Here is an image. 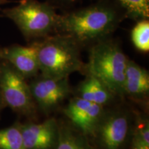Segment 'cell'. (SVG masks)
I'll list each match as a JSON object with an SVG mask.
<instances>
[{
	"label": "cell",
	"instance_id": "6da1fadb",
	"mask_svg": "<svg viewBox=\"0 0 149 149\" xmlns=\"http://www.w3.org/2000/svg\"><path fill=\"white\" fill-rule=\"evenodd\" d=\"M126 18L125 11L114 1L97 0L85 7L59 15L55 33L70 37L81 48H89L111 37Z\"/></svg>",
	"mask_w": 149,
	"mask_h": 149
},
{
	"label": "cell",
	"instance_id": "7a4b0ae2",
	"mask_svg": "<svg viewBox=\"0 0 149 149\" xmlns=\"http://www.w3.org/2000/svg\"><path fill=\"white\" fill-rule=\"evenodd\" d=\"M34 42L41 75L61 79L69 77L74 72L85 71L86 64L81 57L82 48L70 37L55 33Z\"/></svg>",
	"mask_w": 149,
	"mask_h": 149
},
{
	"label": "cell",
	"instance_id": "3957f363",
	"mask_svg": "<svg viewBox=\"0 0 149 149\" xmlns=\"http://www.w3.org/2000/svg\"><path fill=\"white\" fill-rule=\"evenodd\" d=\"M89 48L85 71L100 79L116 97H124V80L128 58L120 44L111 37L100 40Z\"/></svg>",
	"mask_w": 149,
	"mask_h": 149
},
{
	"label": "cell",
	"instance_id": "277c9868",
	"mask_svg": "<svg viewBox=\"0 0 149 149\" xmlns=\"http://www.w3.org/2000/svg\"><path fill=\"white\" fill-rule=\"evenodd\" d=\"M47 1L21 0L16 6L3 10L27 40L37 41L55 34L59 14Z\"/></svg>",
	"mask_w": 149,
	"mask_h": 149
},
{
	"label": "cell",
	"instance_id": "5b68a950",
	"mask_svg": "<svg viewBox=\"0 0 149 149\" xmlns=\"http://www.w3.org/2000/svg\"><path fill=\"white\" fill-rule=\"evenodd\" d=\"M0 91L6 107L23 116L36 114L37 106L26 79L3 60L0 63Z\"/></svg>",
	"mask_w": 149,
	"mask_h": 149
},
{
	"label": "cell",
	"instance_id": "8992f818",
	"mask_svg": "<svg viewBox=\"0 0 149 149\" xmlns=\"http://www.w3.org/2000/svg\"><path fill=\"white\" fill-rule=\"evenodd\" d=\"M132 130L131 117L124 110L105 112L94 137L102 149H121Z\"/></svg>",
	"mask_w": 149,
	"mask_h": 149
},
{
	"label": "cell",
	"instance_id": "52a82bcc",
	"mask_svg": "<svg viewBox=\"0 0 149 149\" xmlns=\"http://www.w3.org/2000/svg\"><path fill=\"white\" fill-rule=\"evenodd\" d=\"M29 85L37 107L46 115L57 109L71 92L68 77L54 79L40 75Z\"/></svg>",
	"mask_w": 149,
	"mask_h": 149
},
{
	"label": "cell",
	"instance_id": "ba28073f",
	"mask_svg": "<svg viewBox=\"0 0 149 149\" xmlns=\"http://www.w3.org/2000/svg\"><path fill=\"white\" fill-rule=\"evenodd\" d=\"M105 112L104 107L77 96L70 100L64 110L73 127L87 137H94Z\"/></svg>",
	"mask_w": 149,
	"mask_h": 149
},
{
	"label": "cell",
	"instance_id": "9c48e42d",
	"mask_svg": "<svg viewBox=\"0 0 149 149\" xmlns=\"http://www.w3.org/2000/svg\"><path fill=\"white\" fill-rule=\"evenodd\" d=\"M21 129L26 149H55L59 124L55 118L41 123L21 124Z\"/></svg>",
	"mask_w": 149,
	"mask_h": 149
},
{
	"label": "cell",
	"instance_id": "30bf717a",
	"mask_svg": "<svg viewBox=\"0 0 149 149\" xmlns=\"http://www.w3.org/2000/svg\"><path fill=\"white\" fill-rule=\"evenodd\" d=\"M0 59L9 63L26 79L36 77L40 72L35 42L28 46L12 45L0 48Z\"/></svg>",
	"mask_w": 149,
	"mask_h": 149
},
{
	"label": "cell",
	"instance_id": "8fae6325",
	"mask_svg": "<svg viewBox=\"0 0 149 149\" xmlns=\"http://www.w3.org/2000/svg\"><path fill=\"white\" fill-rule=\"evenodd\" d=\"M124 96L136 102L146 100L149 94V74L148 70L128 59L124 80Z\"/></svg>",
	"mask_w": 149,
	"mask_h": 149
},
{
	"label": "cell",
	"instance_id": "7c38bea8",
	"mask_svg": "<svg viewBox=\"0 0 149 149\" xmlns=\"http://www.w3.org/2000/svg\"><path fill=\"white\" fill-rule=\"evenodd\" d=\"M77 97L104 107L113 102L116 96L101 80L87 73L86 77L78 86Z\"/></svg>",
	"mask_w": 149,
	"mask_h": 149
},
{
	"label": "cell",
	"instance_id": "4fadbf2b",
	"mask_svg": "<svg viewBox=\"0 0 149 149\" xmlns=\"http://www.w3.org/2000/svg\"><path fill=\"white\" fill-rule=\"evenodd\" d=\"M59 124V139L55 149H95L90 144L87 136L74 128Z\"/></svg>",
	"mask_w": 149,
	"mask_h": 149
},
{
	"label": "cell",
	"instance_id": "5bb4252c",
	"mask_svg": "<svg viewBox=\"0 0 149 149\" xmlns=\"http://www.w3.org/2000/svg\"><path fill=\"white\" fill-rule=\"evenodd\" d=\"M125 11L126 18L138 22L149 17V0H111Z\"/></svg>",
	"mask_w": 149,
	"mask_h": 149
},
{
	"label": "cell",
	"instance_id": "9a60e30c",
	"mask_svg": "<svg viewBox=\"0 0 149 149\" xmlns=\"http://www.w3.org/2000/svg\"><path fill=\"white\" fill-rule=\"evenodd\" d=\"M0 149H26L20 123L0 130Z\"/></svg>",
	"mask_w": 149,
	"mask_h": 149
},
{
	"label": "cell",
	"instance_id": "2e32d148",
	"mask_svg": "<svg viewBox=\"0 0 149 149\" xmlns=\"http://www.w3.org/2000/svg\"><path fill=\"white\" fill-rule=\"evenodd\" d=\"M131 40L137 50L143 53L149 51V21L142 19L137 22L131 31Z\"/></svg>",
	"mask_w": 149,
	"mask_h": 149
},
{
	"label": "cell",
	"instance_id": "e0dca14e",
	"mask_svg": "<svg viewBox=\"0 0 149 149\" xmlns=\"http://www.w3.org/2000/svg\"><path fill=\"white\" fill-rule=\"evenodd\" d=\"M133 130V133L149 146V124L146 117H143L141 115H137L135 127Z\"/></svg>",
	"mask_w": 149,
	"mask_h": 149
},
{
	"label": "cell",
	"instance_id": "ac0fdd59",
	"mask_svg": "<svg viewBox=\"0 0 149 149\" xmlns=\"http://www.w3.org/2000/svg\"><path fill=\"white\" fill-rule=\"evenodd\" d=\"M81 1V0H46V1L53 6L56 10L59 9L62 10V12L74 8V6Z\"/></svg>",
	"mask_w": 149,
	"mask_h": 149
},
{
	"label": "cell",
	"instance_id": "d6986e66",
	"mask_svg": "<svg viewBox=\"0 0 149 149\" xmlns=\"http://www.w3.org/2000/svg\"><path fill=\"white\" fill-rule=\"evenodd\" d=\"M133 134L131 143L132 149H149V146L145 144L144 141H141L135 134Z\"/></svg>",
	"mask_w": 149,
	"mask_h": 149
},
{
	"label": "cell",
	"instance_id": "ffe728a7",
	"mask_svg": "<svg viewBox=\"0 0 149 149\" xmlns=\"http://www.w3.org/2000/svg\"><path fill=\"white\" fill-rule=\"evenodd\" d=\"M6 107L4 102L3 101V99H2V96H1V91H0V112L1 111V110L3 109V108Z\"/></svg>",
	"mask_w": 149,
	"mask_h": 149
},
{
	"label": "cell",
	"instance_id": "44dd1931",
	"mask_svg": "<svg viewBox=\"0 0 149 149\" xmlns=\"http://www.w3.org/2000/svg\"><path fill=\"white\" fill-rule=\"evenodd\" d=\"M10 2V1H8V0H0V5L3 4V3H6Z\"/></svg>",
	"mask_w": 149,
	"mask_h": 149
}]
</instances>
